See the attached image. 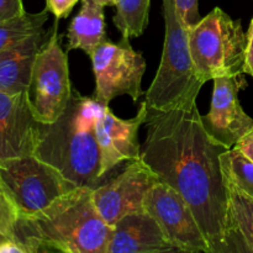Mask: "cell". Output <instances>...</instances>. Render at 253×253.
<instances>
[{
    "mask_svg": "<svg viewBox=\"0 0 253 253\" xmlns=\"http://www.w3.org/2000/svg\"><path fill=\"white\" fill-rule=\"evenodd\" d=\"M145 126L141 160L187 202L211 253L232 252L229 193L220 162L227 148L207 132L197 104L148 109Z\"/></svg>",
    "mask_w": 253,
    "mask_h": 253,
    "instance_id": "1",
    "label": "cell"
},
{
    "mask_svg": "<svg viewBox=\"0 0 253 253\" xmlns=\"http://www.w3.org/2000/svg\"><path fill=\"white\" fill-rule=\"evenodd\" d=\"M113 226L100 216L93 188L77 187L42 211L19 216L12 239L25 253H106Z\"/></svg>",
    "mask_w": 253,
    "mask_h": 253,
    "instance_id": "2",
    "label": "cell"
},
{
    "mask_svg": "<svg viewBox=\"0 0 253 253\" xmlns=\"http://www.w3.org/2000/svg\"><path fill=\"white\" fill-rule=\"evenodd\" d=\"M103 104L72 90L66 110L56 121L41 124L34 155L53 166L77 187L96 188L101 180V153L95 121Z\"/></svg>",
    "mask_w": 253,
    "mask_h": 253,
    "instance_id": "3",
    "label": "cell"
},
{
    "mask_svg": "<svg viewBox=\"0 0 253 253\" xmlns=\"http://www.w3.org/2000/svg\"><path fill=\"white\" fill-rule=\"evenodd\" d=\"M166 35L162 58L152 84L145 93L148 109L167 111L192 108L203 86L189 48L188 29L173 0H163Z\"/></svg>",
    "mask_w": 253,
    "mask_h": 253,
    "instance_id": "4",
    "label": "cell"
},
{
    "mask_svg": "<svg viewBox=\"0 0 253 253\" xmlns=\"http://www.w3.org/2000/svg\"><path fill=\"white\" fill-rule=\"evenodd\" d=\"M189 48L203 83L217 77L244 74L246 34L240 20L220 7L212 9L188 29Z\"/></svg>",
    "mask_w": 253,
    "mask_h": 253,
    "instance_id": "5",
    "label": "cell"
},
{
    "mask_svg": "<svg viewBox=\"0 0 253 253\" xmlns=\"http://www.w3.org/2000/svg\"><path fill=\"white\" fill-rule=\"evenodd\" d=\"M0 183L19 216L42 211L77 185L35 155L0 161Z\"/></svg>",
    "mask_w": 253,
    "mask_h": 253,
    "instance_id": "6",
    "label": "cell"
},
{
    "mask_svg": "<svg viewBox=\"0 0 253 253\" xmlns=\"http://www.w3.org/2000/svg\"><path fill=\"white\" fill-rule=\"evenodd\" d=\"M61 41L58 19H56L51 37L36 57L29 88L31 109L41 124L53 123L63 114L73 90L68 57Z\"/></svg>",
    "mask_w": 253,
    "mask_h": 253,
    "instance_id": "7",
    "label": "cell"
},
{
    "mask_svg": "<svg viewBox=\"0 0 253 253\" xmlns=\"http://www.w3.org/2000/svg\"><path fill=\"white\" fill-rule=\"evenodd\" d=\"M95 77L93 98L103 105L121 95L137 101L143 95L141 83L146 71V61L141 52L135 51L128 39L120 42H105L90 54Z\"/></svg>",
    "mask_w": 253,
    "mask_h": 253,
    "instance_id": "8",
    "label": "cell"
},
{
    "mask_svg": "<svg viewBox=\"0 0 253 253\" xmlns=\"http://www.w3.org/2000/svg\"><path fill=\"white\" fill-rule=\"evenodd\" d=\"M145 208L178 252L211 253L192 209L170 185L161 182L153 185L146 198Z\"/></svg>",
    "mask_w": 253,
    "mask_h": 253,
    "instance_id": "9",
    "label": "cell"
},
{
    "mask_svg": "<svg viewBox=\"0 0 253 253\" xmlns=\"http://www.w3.org/2000/svg\"><path fill=\"white\" fill-rule=\"evenodd\" d=\"M158 182L157 174L141 158L133 160L120 174L94 188V204L106 224L114 226L125 215L146 211V198Z\"/></svg>",
    "mask_w": 253,
    "mask_h": 253,
    "instance_id": "10",
    "label": "cell"
},
{
    "mask_svg": "<svg viewBox=\"0 0 253 253\" xmlns=\"http://www.w3.org/2000/svg\"><path fill=\"white\" fill-rule=\"evenodd\" d=\"M246 86L245 73L215 78L210 111L202 116L203 125L210 137L227 150L253 128V119L245 113L239 100L240 90Z\"/></svg>",
    "mask_w": 253,
    "mask_h": 253,
    "instance_id": "11",
    "label": "cell"
},
{
    "mask_svg": "<svg viewBox=\"0 0 253 253\" xmlns=\"http://www.w3.org/2000/svg\"><path fill=\"white\" fill-rule=\"evenodd\" d=\"M147 113L148 108L145 101L141 103L137 115L128 120L114 115L109 105L101 106L95 121V135L101 153V178L124 161L141 157L138 130L145 124Z\"/></svg>",
    "mask_w": 253,
    "mask_h": 253,
    "instance_id": "12",
    "label": "cell"
},
{
    "mask_svg": "<svg viewBox=\"0 0 253 253\" xmlns=\"http://www.w3.org/2000/svg\"><path fill=\"white\" fill-rule=\"evenodd\" d=\"M40 126L29 91L9 94L0 90V161L34 155Z\"/></svg>",
    "mask_w": 253,
    "mask_h": 253,
    "instance_id": "13",
    "label": "cell"
},
{
    "mask_svg": "<svg viewBox=\"0 0 253 253\" xmlns=\"http://www.w3.org/2000/svg\"><path fill=\"white\" fill-rule=\"evenodd\" d=\"M178 252L166 237L157 220L148 211L132 212L113 226L106 253Z\"/></svg>",
    "mask_w": 253,
    "mask_h": 253,
    "instance_id": "14",
    "label": "cell"
},
{
    "mask_svg": "<svg viewBox=\"0 0 253 253\" xmlns=\"http://www.w3.org/2000/svg\"><path fill=\"white\" fill-rule=\"evenodd\" d=\"M51 35L52 30L42 29L0 53V90L9 94L29 91L36 57Z\"/></svg>",
    "mask_w": 253,
    "mask_h": 253,
    "instance_id": "15",
    "label": "cell"
},
{
    "mask_svg": "<svg viewBox=\"0 0 253 253\" xmlns=\"http://www.w3.org/2000/svg\"><path fill=\"white\" fill-rule=\"evenodd\" d=\"M67 52L82 49L90 56L94 49L108 40L104 19V5L94 0H82V7L67 31Z\"/></svg>",
    "mask_w": 253,
    "mask_h": 253,
    "instance_id": "16",
    "label": "cell"
},
{
    "mask_svg": "<svg viewBox=\"0 0 253 253\" xmlns=\"http://www.w3.org/2000/svg\"><path fill=\"white\" fill-rule=\"evenodd\" d=\"M226 180L232 251L253 252V198Z\"/></svg>",
    "mask_w": 253,
    "mask_h": 253,
    "instance_id": "17",
    "label": "cell"
},
{
    "mask_svg": "<svg viewBox=\"0 0 253 253\" xmlns=\"http://www.w3.org/2000/svg\"><path fill=\"white\" fill-rule=\"evenodd\" d=\"M151 0H118L113 21L124 39L138 37L148 25Z\"/></svg>",
    "mask_w": 253,
    "mask_h": 253,
    "instance_id": "18",
    "label": "cell"
},
{
    "mask_svg": "<svg viewBox=\"0 0 253 253\" xmlns=\"http://www.w3.org/2000/svg\"><path fill=\"white\" fill-rule=\"evenodd\" d=\"M48 12L47 9L35 14L25 12L21 16L0 22V53L41 31L48 19Z\"/></svg>",
    "mask_w": 253,
    "mask_h": 253,
    "instance_id": "19",
    "label": "cell"
},
{
    "mask_svg": "<svg viewBox=\"0 0 253 253\" xmlns=\"http://www.w3.org/2000/svg\"><path fill=\"white\" fill-rule=\"evenodd\" d=\"M220 162L225 178L253 198V161L234 146L221 153Z\"/></svg>",
    "mask_w": 253,
    "mask_h": 253,
    "instance_id": "20",
    "label": "cell"
},
{
    "mask_svg": "<svg viewBox=\"0 0 253 253\" xmlns=\"http://www.w3.org/2000/svg\"><path fill=\"white\" fill-rule=\"evenodd\" d=\"M17 219H19V212L0 183V231L12 239Z\"/></svg>",
    "mask_w": 253,
    "mask_h": 253,
    "instance_id": "21",
    "label": "cell"
},
{
    "mask_svg": "<svg viewBox=\"0 0 253 253\" xmlns=\"http://www.w3.org/2000/svg\"><path fill=\"white\" fill-rule=\"evenodd\" d=\"M180 20L187 29L200 21L199 0H173Z\"/></svg>",
    "mask_w": 253,
    "mask_h": 253,
    "instance_id": "22",
    "label": "cell"
},
{
    "mask_svg": "<svg viewBox=\"0 0 253 253\" xmlns=\"http://www.w3.org/2000/svg\"><path fill=\"white\" fill-rule=\"evenodd\" d=\"M25 12L22 0H0V22L21 16Z\"/></svg>",
    "mask_w": 253,
    "mask_h": 253,
    "instance_id": "23",
    "label": "cell"
},
{
    "mask_svg": "<svg viewBox=\"0 0 253 253\" xmlns=\"http://www.w3.org/2000/svg\"><path fill=\"white\" fill-rule=\"evenodd\" d=\"M79 0H46V9L56 16V19H66Z\"/></svg>",
    "mask_w": 253,
    "mask_h": 253,
    "instance_id": "24",
    "label": "cell"
},
{
    "mask_svg": "<svg viewBox=\"0 0 253 253\" xmlns=\"http://www.w3.org/2000/svg\"><path fill=\"white\" fill-rule=\"evenodd\" d=\"M246 52H245V74H249L253 78V17L250 22L246 34Z\"/></svg>",
    "mask_w": 253,
    "mask_h": 253,
    "instance_id": "25",
    "label": "cell"
},
{
    "mask_svg": "<svg viewBox=\"0 0 253 253\" xmlns=\"http://www.w3.org/2000/svg\"><path fill=\"white\" fill-rule=\"evenodd\" d=\"M235 147L239 148L250 160L253 161V128H251L246 135L240 138L239 142L235 145Z\"/></svg>",
    "mask_w": 253,
    "mask_h": 253,
    "instance_id": "26",
    "label": "cell"
},
{
    "mask_svg": "<svg viewBox=\"0 0 253 253\" xmlns=\"http://www.w3.org/2000/svg\"><path fill=\"white\" fill-rule=\"evenodd\" d=\"M94 1L99 2V4L104 5V6H115L118 0H94Z\"/></svg>",
    "mask_w": 253,
    "mask_h": 253,
    "instance_id": "27",
    "label": "cell"
},
{
    "mask_svg": "<svg viewBox=\"0 0 253 253\" xmlns=\"http://www.w3.org/2000/svg\"><path fill=\"white\" fill-rule=\"evenodd\" d=\"M7 239H11V237H7L6 235H4V234H2L1 231H0V245H1V244H4V242L6 241Z\"/></svg>",
    "mask_w": 253,
    "mask_h": 253,
    "instance_id": "28",
    "label": "cell"
}]
</instances>
